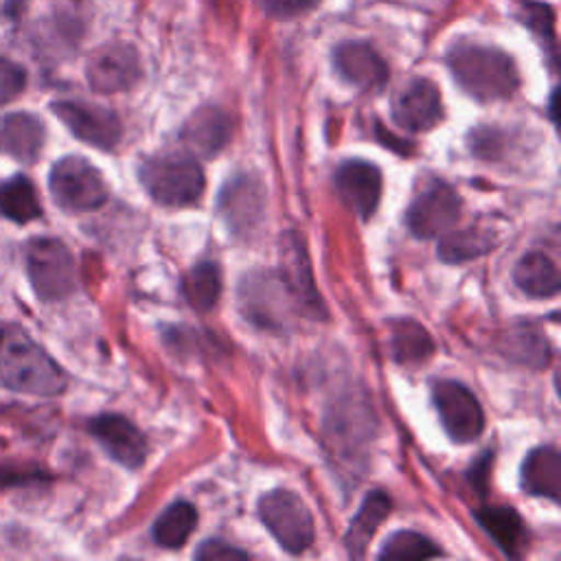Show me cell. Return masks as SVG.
<instances>
[{"instance_id":"1","label":"cell","mask_w":561,"mask_h":561,"mask_svg":"<svg viewBox=\"0 0 561 561\" xmlns=\"http://www.w3.org/2000/svg\"><path fill=\"white\" fill-rule=\"evenodd\" d=\"M0 383L33 397H57L68 377L61 366L18 324H0Z\"/></svg>"},{"instance_id":"2","label":"cell","mask_w":561,"mask_h":561,"mask_svg":"<svg viewBox=\"0 0 561 561\" xmlns=\"http://www.w3.org/2000/svg\"><path fill=\"white\" fill-rule=\"evenodd\" d=\"M447 66L456 83L484 103L508 99L519 85V72L513 57L495 46L458 42L447 53Z\"/></svg>"},{"instance_id":"3","label":"cell","mask_w":561,"mask_h":561,"mask_svg":"<svg viewBox=\"0 0 561 561\" xmlns=\"http://www.w3.org/2000/svg\"><path fill=\"white\" fill-rule=\"evenodd\" d=\"M138 178L153 202L171 208L191 206L204 193V171L186 153L167 151L149 156L142 160Z\"/></svg>"},{"instance_id":"4","label":"cell","mask_w":561,"mask_h":561,"mask_svg":"<svg viewBox=\"0 0 561 561\" xmlns=\"http://www.w3.org/2000/svg\"><path fill=\"white\" fill-rule=\"evenodd\" d=\"M26 274L39 300H61L77 289L75 256L61 239L35 237L24 248Z\"/></svg>"},{"instance_id":"5","label":"cell","mask_w":561,"mask_h":561,"mask_svg":"<svg viewBox=\"0 0 561 561\" xmlns=\"http://www.w3.org/2000/svg\"><path fill=\"white\" fill-rule=\"evenodd\" d=\"M259 517L278 546L300 554L313 543V519L307 504L287 489H274L259 500Z\"/></svg>"},{"instance_id":"6","label":"cell","mask_w":561,"mask_h":561,"mask_svg":"<svg viewBox=\"0 0 561 561\" xmlns=\"http://www.w3.org/2000/svg\"><path fill=\"white\" fill-rule=\"evenodd\" d=\"M48 188L57 206L75 213L96 210L107 202L101 171L81 156H66L53 164Z\"/></svg>"},{"instance_id":"7","label":"cell","mask_w":561,"mask_h":561,"mask_svg":"<svg viewBox=\"0 0 561 561\" xmlns=\"http://www.w3.org/2000/svg\"><path fill=\"white\" fill-rule=\"evenodd\" d=\"M278 276L298 313L313 320H327V305L316 289L307 243L296 230H289L280 237Z\"/></svg>"},{"instance_id":"8","label":"cell","mask_w":561,"mask_h":561,"mask_svg":"<svg viewBox=\"0 0 561 561\" xmlns=\"http://www.w3.org/2000/svg\"><path fill=\"white\" fill-rule=\"evenodd\" d=\"M462 199L443 180H427L414 195L405 213V224L414 237L432 239L454 228L460 217Z\"/></svg>"},{"instance_id":"9","label":"cell","mask_w":561,"mask_h":561,"mask_svg":"<svg viewBox=\"0 0 561 561\" xmlns=\"http://www.w3.org/2000/svg\"><path fill=\"white\" fill-rule=\"evenodd\" d=\"M239 300L248 320L261 329H283L294 302L278 276V272L256 270L248 274L239 287Z\"/></svg>"},{"instance_id":"10","label":"cell","mask_w":561,"mask_h":561,"mask_svg":"<svg viewBox=\"0 0 561 561\" xmlns=\"http://www.w3.org/2000/svg\"><path fill=\"white\" fill-rule=\"evenodd\" d=\"M50 110L55 116L77 136L79 140L96 149H114L121 140L123 125L114 110L77 99L53 101Z\"/></svg>"},{"instance_id":"11","label":"cell","mask_w":561,"mask_h":561,"mask_svg":"<svg viewBox=\"0 0 561 561\" xmlns=\"http://www.w3.org/2000/svg\"><path fill=\"white\" fill-rule=\"evenodd\" d=\"M140 57L131 44L110 42L90 53L85 79L94 92L114 94L131 90L140 81Z\"/></svg>"},{"instance_id":"12","label":"cell","mask_w":561,"mask_h":561,"mask_svg":"<svg viewBox=\"0 0 561 561\" xmlns=\"http://www.w3.org/2000/svg\"><path fill=\"white\" fill-rule=\"evenodd\" d=\"M432 399L440 423L454 443H471L484 430V412L469 388L458 381H436Z\"/></svg>"},{"instance_id":"13","label":"cell","mask_w":561,"mask_h":561,"mask_svg":"<svg viewBox=\"0 0 561 561\" xmlns=\"http://www.w3.org/2000/svg\"><path fill=\"white\" fill-rule=\"evenodd\" d=\"M90 434L112 460L127 469H138L149 451L145 434L123 414H99L88 423Z\"/></svg>"},{"instance_id":"14","label":"cell","mask_w":561,"mask_h":561,"mask_svg":"<svg viewBox=\"0 0 561 561\" xmlns=\"http://www.w3.org/2000/svg\"><path fill=\"white\" fill-rule=\"evenodd\" d=\"M392 118L408 131H427L443 118V101L434 81L410 79L392 99Z\"/></svg>"},{"instance_id":"15","label":"cell","mask_w":561,"mask_h":561,"mask_svg":"<svg viewBox=\"0 0 561 561\" xmlns=\"http://www.w3.org/2000/svg\"><path fill=\"white\" fill-rule=\"evenodd\" d=\"M335 191L344 206L362 219L373 217L381 199V171L366 160H346L337 167Z\"/></svg>"},{"instance_id":"16","label":"cell","mask_w":561,"mask_h":561,"mask_svg":"<svg viewBox=\"0 0 561 561\" xmlns=\"http://www.w3.org/2000/svg\"><path fill=\"white\" fill-rule=\"evenodd\" d=\"M335 72L359 90H379L388 81L383 57L366 42H342L333 50Z\"/></svg>"},{"instance_id":"17","label":"cell","mask_w":561,"mask_h":561,"mask_svg":"<svg viewBox=\"0 0 561 561\" xmlns=\"http://www.w3.org/2000/svg\"><path fill=\"white\" fill-rule=\"evenodd\" d=\"M265 195L259 180L250 175H237L230 180L219 195V210L230 230L245 234L254 230L263 217Z\"/></svg>"},{"instance_id":"18","label":"cell","mask_w":561,"mask_h":561,"mask_svg":"<svg viewBox=\"0 0 561 561\" xmlns=\"http://www.w3.org/2000/svg\"><path fill=\"white\" fill-rule=\"evenodd\" d=\"M230 116L217 105H202L180 129L182 142L197 156L213 158L230 140Z\"/></svg>"},{"instance_id":"19","label":"cell","mask_w":561,"mask_h":561,"mask_svg":"<svg viewBox=\"0 0 561 561\" xmlns=\"http://www.w3.org/2000/svg\"><path fill=\"white\" fill-rule=\"evenodd\" d=\"M44 145V125L31 112H13L0 121V153L18 162H35Z\"/></svg>"},{"instance_id":"20","label":"cell","mask_w":561,"mask_h":561,"mask_svg":"<svg viewBox=\"0 0 561 561\" xmlns=\"http://www.w3.org/2000/svg\"><path fill=\"white\" fill-rule=\"evenodd\" d=\"M478 524L508 557H522L528 546V533L522 517L511 506H484L476 511Z\"/></svg>"},{"instance_id":"21","label":"cell","mask_w":561,"mask_h":561,"mask_svg":"<svg viewBox=\"0 0 561 561\" xmlns=\"http://www.w3.org/2000/svg\"><path fill=\"white\" fill-rule=\"evenodd\" d=\"M522 486L530 495L559 500L561 491V456L557 447L546 445L533 449L522 465Z\"/></svg>"},{"instance_id":"22","label":"cell","mask_w":561,"mask_h":561,"mask_svg":"<svg viewBox=\"0 0 561 561\" xmlns=\"http://www.w3.org/2000/svg\"><path fill=\"white\" fill-rule=\"evenodd\" d=\"M390 513V497L381 491H373L364 497L359 511L355 513V517L351 519V526L346 530L344 543H346V552L355 559L366 554V548L373 539V535L377 533L379 524L388 517Z\"/></svg>"},{"instance_id":"23","label":"cell","mask_w":561,"mask_h":561,"mask_svg":"<svg viewBox=\"0 0 561 561\" xmlns=\"http://www.w3.org/2000/svg\"><path fill=\"white\" fill-rule=\"evenodd\" d=\"M515 285L533 298H550L559 294V270L557 263L543 252H528L513 270Z\"/></svg>"},{"instance_id":"24","label":"cell","mask_w":561,"mask_h":561,"mask_svg":"<svg viewBox=\"0 0 561 561\" xmlns=\"http://www.w3.org/2000/svg\"><path fill=\"white\" fill-rule=\"evenodd\" d=\"M182 296L186 302L199 311L206 313L217 305V298L221 294V270L215 261H202L193 270H188L182 278Z\"/></svg>"},{"instance_id":"25","label":"cell","mask_w":561,"mask_h":561,"mask_svg":"<svg viewBox=\"0 0 561 561\" xmlns=\"http://www.w3.org/2000/svg\"><path fill=\"white\" fill-rule=\"evenodd\" d=\"M197 524V511L193 504L178 500L169 504L153 522V541L167 550L182 548Z\"/></svg>"},{"instance_id":"26","label":"cell","mask_w":561,"mask_h":561,"mask_svg":"<svg viewBox=\"0 0 561 561\" xmlns=\"http://www.w3.org/2000/svg\"><path fill=\"white\" fill-rule=\"evenodd\" d=\"M0 213L15 224H28L42 215L37 191L26 175H15L0 184Z\"/></svg>"},{"instance_id":"27","label":"cell","mask_w":561,"mask_h":561,"mask_svg":"<svg viewBox=\"0 0 561 561\" xmlns=\"http://www.w3.org/2000/svg\"><path fill=\"white\" fill-rule=\"evenodd\" d=\"M392 357L399 364H421L434 353V342L425 327H421L416 320L403 318L392 322V340H390Z\"/></svg>"},{"instance_id":"28","label":"cell","mask_w":561,"mask_h":561,"mask_svg":"<svg viewBox=\"0 0 561 561\" xmlns=\"http://www.w3.org/2000/svg\"><path fill=\"white\" fill-rule=\"evenodd\" d=\"M493 245V237L480 228H465V230H447L440 241L438 254L443 261H467L489 252Z\"/></svg>"},{"instance_id":"29","label":"cell","mask_w":561,"mask_h":561,"mask_svg":"<svg viewBox=\"0 0 561 561\" xmlns=\"http://www.w3.org/2000/svg\"><path fill=\"white\" fill-rule=\"evenodd\" d=\"M438 554H440V548L434 546V541L427 539L425 535L414 530H399L383 541L377 557L397 559V561H423Z\"/></svg>"},{"instance_id":"30","label":"cell","mask_w":561,"mask_h":561,"mask_svg":"<svg viewBox=\"0 0 561 561\" xmlns=\"http://www.w3.org/2000/svg\"><path fill=\"white\" fill-rule=\"evenodd\" d=\"M508 353L515 355L519 362L530 364V366H546L548 357H550V348H548L546 337L537 335L535 331L519 333L517 344L511 346Z\"/></svg>"},{"instance_id":"31","label":"cell","mask_w":561,"mask_h":561,"mask_svg":"<svg viewBox=\"0 0 561 561\" xmlns=\"http://www.w3.org/2000/svg\"><path fill=\"white\" fill-rule=\"evenodd\" d=\"M26 85V70L13 59L0 57V105L18 99Z\"/></svg>"},{"instance_id":"32","label":"cell","mask_w":561,"mask_h":561,"mask_svg":"<svg viewBox=\"0 0 561 561\" xmlns=\"http://www.w3.org/2000/svg\"><path fill=\"white\" fill-rule=\"evenodd\" d=\"M256 4L270 18L289 20V18H298L307 11H311L318 4V0H256Z\"/></svg>"},{"instance_id":"33","label":"cell","mask_w":561,"mask_h":561,"mask_svg":"<svg viewBox=\"0 0 561 561\" xmlns=\"http://www.w3.org/2000/svg\"><path fill=\"white\" fill-rule=\"evenodd\" d=\"M195 559L199 561H243L248 554L230 543H224L221 539H206L195 550Z\"/></svg>"},{"instance_id":"34","label":"cell","mask_w":561,"mask_h":561,"mask_svg":"<svg viewBox=\"0 0 561 561\" xmlns=\"http://www.w3.org/2000/svg\"><path fill=\"white\" fill-rule=\"evenodd\" d=\"M524 13L530 28H535L541 37L552 39V11L548 4H526Z\"/></svg>"}]
</instances>
